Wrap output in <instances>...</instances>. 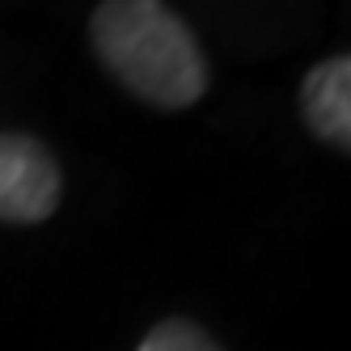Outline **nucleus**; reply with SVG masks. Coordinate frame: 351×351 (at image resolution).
Here are the masks:
<instances>
[{"label":"nucleus","instance_id":"3","mask_svg":"<svg viewBox=\"0 0 351 351\" xmlns=\"http://www.w3.org/2000/svg\"><path fill=\"white\" fill-rule=\"evenodd\" d=\"M300 119L317 140L351 153V51L322 60L305 72V81H300Z\"/></svg>","mask_w":351,"mask_h":351},{"label":"nucleus","instance_id":"4","mask_svg":"<svg viewBox=\"0 0 351 351\" xmlns=\"http://www.w3.org/2000/svg\"><path fill=\"white\" fill-rule=\"evenodd\" d=\"M136 351H224L204 326H195L191 317H165L140 339Z\"/></svg>","mask_w":351,"mask_h":351},{"label":"nucleus","instance_id":"2","mask_svg":"<svg viewBox=\"0 0 351 351\" xmlns=\"http://www.w3.org/2000/svg\"><path fill=\"white\" fill-rule=\"evenodd\" d=\"M64 178L60 165L34 136H0V220L5 224H43L60 208Z\"/></svg>","mask_w":351,"mask_h":351},{"label":"nucleus","instance_id":"1","mask_svg":"<svg viewBox=\"0 0 351 351\" xmlns=\"http://www.w3.org/2000/svg\"><path fill=\"white\" fill-rule=\"evenodd\" d=\"M89 43L110 77L157 110H186L208 93L204 47L165 0H102Z\"/></svg>","mask_w":351,"mask_h":351}]
</instances>
